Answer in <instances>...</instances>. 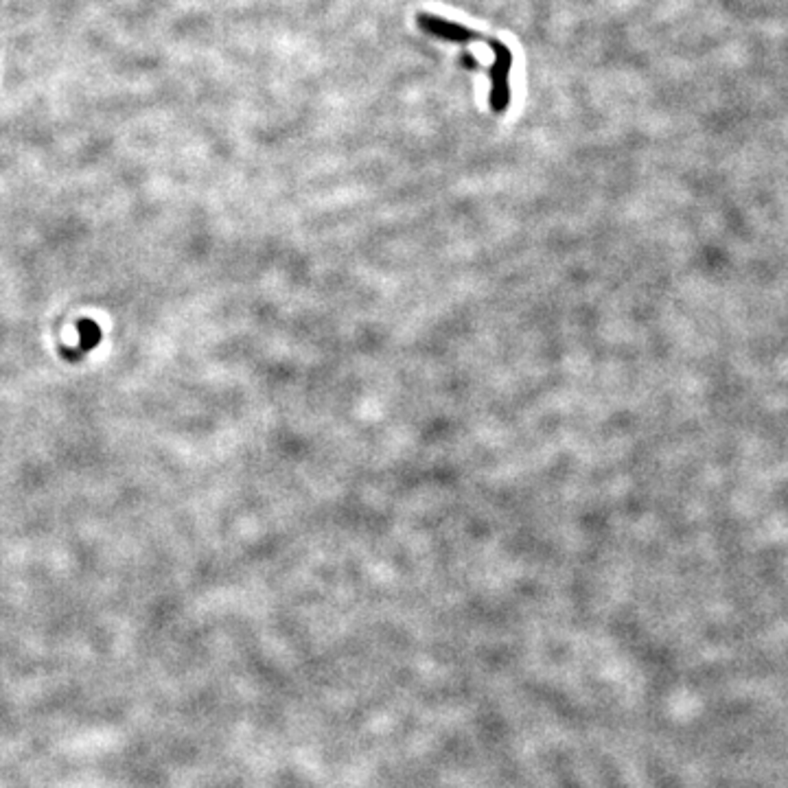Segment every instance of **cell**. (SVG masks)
Listing matches in <instances>:
<instances>
[{
    "instance_id": "cell-1",
    "label": "cell",
    "mask_w": 788,
    "mask_h": 788,
    "mask_svg": "<svg viewBox=\"0 0 788 788\" xmlns=\"http://www.w3.org/2000/svg\"><path fill=\"white\" fill-rule=\"evenodd\" d=\"M81 338H84V344H81V350H88L92 348L97 342H99V329L95 327L92 322H81Z\"/></svg>"
}]
</instances>
